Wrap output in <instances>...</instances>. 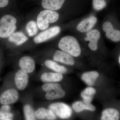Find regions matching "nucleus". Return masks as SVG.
<instances>
[{
    "instance_id": "f257e3e1",
    "label": "nucleus",
    "mask_w": 120,
    "mask_h": 120,
    "mask_svg": "<svg viewBox=\"0 0 120 120\" xmlns=\"http://www.w3.org/2000/svg\"><path fill=\"white\" fill-rule=\"evenodd\" d=\"M58 47L62 51L72 57H77L81 54V49L79 44L76 38L72 36H67L62 38L58 43Z\"/></svg>"
},
{
    "instance_id": "a211bd4d",
    "label": "nucleus",
    "mask_w": 120,
    "mask_h": 120,
    "mask_svg": "<svg viewBox=\"0 0 120 120\" xmlns=\"http://www.w3.org/2000/svg\"><path fill=\"white\" fill-rule=\"evenodd\" d=\"M120 117V112L114 108L106 109L102 112L101 120H119Z\"/></svg>"
},
{
    "instance_id": "7ed1b4c3",
    "label": "nucleus",
    "mask_w": 120,
    "mask_h": 120,
    "mask_svg": "<svg viewBox=\"0 0 120 120\" xmlns=\"http://www.w3.org/2000/svg\"><path fill=\"white\" fill-rule=\"evenodd\" d=\"M42 89L46 92L45 98L48 101H53L63 98L66 92L59 84L46 83L42 86Z\"/></svg>"
},
{
    "instance_id": "aec40b11",
    "label": "nucleus",
    "mask_w": 120,
    "mask_h": 120,
    "mask_svg": "<svg viewBox=\"0 0 120 120\" xmlns=\"http://www.w3.org/2000/svg\"><path fill=\"white\" fill-rule=\"evenodd\" d=\"M72 108L75 112H79L84 110L94 112L96 107L91 103H85L83 101H78L75 102L72 105Z\"/></svg>"
},
{
    "instance_id": "393cba45",
    "label": "nucleus",
    "mask_w": 120,
    "mask_h": 120,
    "mask_svg": "<svg viewBox=\"0 0 120 120\" xmlns=\"http://www.w3.org/2000/svg\"><path fill=\"white\" fill-rule=\"evenodd\" d=\"M26 29L30 37H32L37 34L38 26L35 22L31 21L28 22L26 26Z\"/></svg>"
},
{
    "instance_id": "ddd939ff",
    "label": "nucleus",
    "mask_w": 120,
    "mask_h": 120,
    "mask_svg": "<svg viewBox=\"0 0 120 120\" xmlns=\"http://www.w3.org/2000/svg\"><path fill=\"white\" fill-rule=\"evenodd\" d=\"M97 19L95 16H91L83 20L76 27L77 30L82 33L88 32L93 28L97 22Z\"/></svg>"
},
{
    "instance_id": "5701e85b",
    "label": "nucleus",
    "mask_w": 120,
    "mask_h": 120,
    "mask_svg": "<svg viewBox=\"0 0 120 120\" xmlns=\"http://www.w3.org/2000/svg\"><path fill=\"white\" fill-rule=\"evenodd\" d=\"M10 111L11 107L9 105H3L0 109V120L6 119L12 120L13 114Z\"/></svg>"
},
{
    "instance_id": "cd10ccee",
    "label": "nucleus",
    "mask_w": 120,
    "mask_h": 120,
    "mask_svg": "<svg viewBox=\"0 0 120 120\" xmlns=\"http://www.w3.org/2000/svg\"><path fill=\"white\" fill-rule=\"evenodd\" d=\"M12 120L11 119H4V120Z\"/></svg>"
},
{
    "instance_id": "dca6fc26",
    "label": "nucleus",
    "mask_w": 120,
    "mask_h": 120,
    "mask_svg": "<svg viewBox=\"0 0 120 120\" xmlns=\"http://www.w3.org/2000/svg\"><path fill=\"white\" fill-rule=\"evenodd\" d=\"M35 116L38 120H56V116L49 109L40 107L35 112Z\"/></svg>"
},
{
    "instance_id": "c85d7f7f",
    "label": "nucleus",
    "mask_w": 120,
    "mask_h": 120,
    "mask_svg": "<svg viewBox=\"0 0 120 120\" xmlns=\"http://www.w3.org/2000/svg\"><path fill=\"white\" fill-rule=\"evenodd\" d=\"M119 64H120V56H119Z\"/></svg>"
},
{
    "instance_id": "f3484780",
    "label": "nucleus",
    "mask_w": 120,
    "mask_h": 120,
    "mask_svg": "<svg viewBox=\"0 0 120 120\" xmlns=\"http://www.w3.org/2000/svg\"><path fill=\"white\" fill-rule=\"evenodd\" d=\"M65 0H42V6L43 8L52 11L60 9Z\"/></svg>"
},
{
    "instance_id": "0eeeda50",
    "label": "nucleus",
    "mask_w": 120,
    "mask_h": 120,
    "mask_svg": "<svg viewBox=\"0 0 120 120\" xmlns=\"http://www.w3.org/2000/svg\"><path fill=\"white\" fill-rule=\"evenodd\" d=\"M60 28L58 26L51 27L41 32L35 37L34 41L37 43L43 42L56 36L60 33Z\"/></svg>"
},
{
    "instance_id": "9b49d317",
    "label": "nucleus",
    "mask_w": 120,
    "mask_h": 120,
    "mask_svg": "<svg viewBox=\"0 0 120 120\" xmlns=\"http://www.w3.org/2000/svg\"><path fill=\"white\" fill-rule=\"evenodd\" d=\"M86 37L84 38L85 41H90L88 47L90 49L96 51L98 49V42L101 37V33L98 30L95 29L90 30L87 33Z\"/></svg>"
},
{
    "instance_id": "f03ea898",
    "label": "nucleus",
    "mask_w": 120,
    "mask_h": 120,
    "mask_svg": "<svg viewBox=\"0 0 120 120\" xmlns=\"http://www.w3.org/2000/svg\"><path fill=\"white\" fill-rule=\"evenodd\" d=\"M17 20L11 15H7L0 20V38H9L14 33L16 28Z\"/></svg>"
},
{
    "instance_id": "a878e982",
    "label": "nucleus",
    "mask_w": 120,
    "mask_h": 120,
    "mask_svg": "<svg viewBox=\"0 0 120 120\" xmlns=\"http://www.w3.org/2000/svg\"><path fill=\"white\" fill-rule=\"evenodd\" d=\"M94 8L96 11H100L106 6L105 0H93Z\"/></svg>"
},
{
    "instance_id": "423d86ee",
    "label": "nucleus",
    "mask_w": 120,
    "mask_h": 120,
    "mask_svg": "<svg viewBox=\"0 0 120 120\" xmlns=\"http://www.w3.org/2000/svg\"><path fill=\"white\" fill-rule=\"evenodd\" d=\"M19 98L18 91L14 88L5 90L0 95V103L2 105H10L16 102Z\"/></svg>"
},
{
    "instance_id": "39448f33",
    "label": "nucleus",
    "mask_w": 120,
    "mask_h": 120,
    "mask_svg": "<svg viewBox=\"0 0 120 120\" xmlns=\"http://www.w3.org/2000/svg\"><path fill=\"white\" fill-rule=\"evenodd\" d=\"M49 108L56 116L62 120L68 119L72 114V110L71 107L63 102L52 103L49 105Z\"/></svg>"
},
{
    "instance_id": "f8f14e48",
    "label": "nucleus",
    "mask_w": 120,
    "mask_h": 120,
    "mask_svg": "<svg viewBox=\"0 0 120 120\" xmlns=\"http://www.w3.org/2000/svg\"><path fill=\"white\" fill-rule=\"evenodd\" d=\"M53 60L55 61L61 62L69 65H74L75 60L70 54L60 50H57L54 54Z\"/></svg>"
},
{
    "instance_id": "4be33fe9",
    "label": "nucleus",
    "mask_w": 120,
    "mask_h": 120,
    "mask_svg": "<svg viewBox=\"0 0 120 120\" xmlns=\"http://www.w3.org/2000/svg\"><path fill=\"white\" fill-rule=\"evenodd\" d=\"M28 40V38L22 32H14L8 38V41L19 45Z\"/></svg>"
},
{
    "instance_id": "b1692460",
    "label": "nucleus",
    "mask_w": 120,
    "mask_h": 120,
    "mask_svg": "<svg viewBox=\"0 0 120 120\" xmlns=\"http://www.w3.org/2000/svg\"><path fill=\"white\" fill-rule=\"evenodd\" d=\"M23 111L26 120H36L34 110L31 105L29 104L24 105Z\"/></svg>"
},
{
    "instance_id": "9d476101",
    "label": "nucleus",
    "mask_w": 120,
    "mask_h": 120,
    "mask_svg": "<svg viewBox=\"0 0 120 120\" xmlns=\"http://www.w3.org/2000/svg\"><path fill=\"white\" fill-rule=\"evenodd\" d=\"M19 65L21 70L27 74L32 73L35 69V62L33 58L30 56H24L20 58Z\"/></svg>"
},
{
    "instance_id": "6ab92c4d",
    "label": "nucleus",
    "mask_w": 120,
    "mask_h": 120,
    "mask_svg": "<svg viewBox=\"0 0 120 120\" xmlns=\"http://www.w3.org/2000/svg\"><path fill=\"white\" fill-rule=\"evenodd\" d=\"M97 91L95 88L92 86H88L82 91L80 96L84 102L89 104L91 103Z\"/></svg>"
},
{
    "instance_id": "1a4fd4ad",
    "label": "nucleus",
    "mask_w": 120,
    "mask_h": 120,
    "mask_svg": "<svg viewBox=\"0 0 120 120\" xmlns=\"http://www.w3.org/2000/svg\"><path fill=\"white\" fill-rule=\"evenodd\" d=\"M103 31L106 32L107 38L113 41L117 42L120 41V31L114 30L113 26L110 22H105L102 25Z\"/></svg>"
},
{
    "instance_id": "6e6552de",
    "label": "nucleus",
    "mask_w": 120,
    "mask_h": 120,
    "mask_svg": "<svg viewBox=\"0 0 120 120\" xmlns=\"http://www.w3.org/2000/svg\"><path fill=\"white\" fill-rule=\"evenodd\" d=\"M29 76L28 74L19 69L15 73L14 82L16 88L20 91L25 90L28 83Z\"/></svg>"
},
{
    "instance_id": "2eb2a0df",
    "label": "nucleus",
    "mask_w": 120,
    "mask_h": 120,
    "mask_svg": "<svg viewBox=\"0 0 120 120\" xmlns=\"http://www.w3.org/2000/svg\"><path fill=\"white\" fill-rule=\"evenodd\" d=\"M99 76V73L97 71H89L82 74L81 79L88 86H92L95 84Z\"/></svg>"
},
{
    "instance_id": "4468645a",
    "label": "nucleus",
    "mask_w": 120,
    "mask_h": 120,
    "mask_svg": "<svg viewBox=\"0 0 120 120\" xmlns=\"http://www.w3.org/2000/svg\"><path fill=\"white\" fill-rule=\"evenodd\" d=\"M64 76L61 73L57 72H45L41 75L40 79L42 82L46 83H56L60 82Z\"/></svg>"
},
{
    "instance_id": "20e7f679",
    "label": "nucleus",
    "mask_w": 120,
    "mask_h": 120,
    "mask_svg": "<svg viewBox=\"0 0 120 120\" xmlns=\"http://www.w3.org/2000/svg\"><path fill=\"white\" fill-rule=\"evenodd\" d=\"M59 17V14L56 12L48 9L44 10L41 11L37 17V25L40 30H45L49 27V23L56 22Z\"/></svg>"
},
{
    "instance_id": "bb28decb",
    "label": "nucleus",
    "mask_w": 120,
    "mask_h": 120,
    "mask_svg": "<svg viewBox=\"0 0 120 120\" xmlns=\"http://www.w3.org/2000/svg\"><path fill=\"white\" fill-rule=\"evenodd\" d=\"M8 3L9 0H0V8L7 7Z\"/></svg>"
},
{
    "instance_id": "412c9836",
    "label": "nucleus",
    "mask_w": 120,
    "mask_h": 120,
    "mask_svg": "<svg viewBox=\"0 0 120 120\" xmlns=\"http://www.w3.org/2000/svg\"><path fill=\"white\" fill-rule=\"evenodd\" d=\"M45 64L47 68L57 73L63 74L67 73L68 72V69L64 66L60 65L51 60H46Z\"/></svg>"
}]
</instances>
